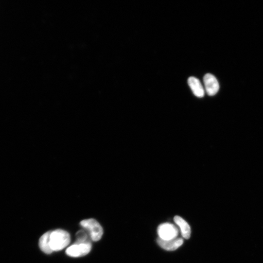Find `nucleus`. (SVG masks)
I'll use <instances>...</instances> for the list:
<instances>
[{"mask_svg": "<svg viewBox=\"0 0 263 263\" xmlns=\"http://www.w3.org/2000/svg\"><path fill=\"white\" fill-rule=\"evenodd\" d=\"M77 241L75 244L91 243L88 238L87 233L83 230H79L76 234Z\"/></svg>", "mask_w": 263, "mask_h": 263, "instance_id": "9d476101", "label": "nucleus"}, {"mask_svg": "<svg viewBox=\"0 0 263 263\" xmlns=\"http://www.w3.org/2000/svg\"><path fill=\"white\" fill-rule=\"evenodd\" d=\"M52 232V231H50L44 233L39 240V246L41 249L48 254H51L53 252L50 245Z\"/></svg>", "mask_w": 263, "mask_h": 263, "instance_id": "1a4fd4ad", "label": "nucleus"}, {"mask_svg": "<svg viewBox=\"0 0 263 263\" xmlns=\"http://www.w3.org/2000/svg\"><path fill=\"white\" fill-rule=\"evenodd\" d=\"M188 83L193 94L196 97L202 98L204 96V89L200 81L198 79L191 77L188 79Z\"/></svg>", "mask_w": 263, "mask_h": 263, "instance_id": "0eeeda50", "label": "nucleus"}, {"mask_svg": "<svg viewBox=\"0 0 263 263\" xmlns=\"http://www.w3.org/2000/svg\"><path fill=\"white\" fill-rule=\"evenodd\" d=\"M157 241L161 247L168 251L176 250L183 243V239L182 238H176L170 240H164L158 238Z\"/></svg>", "mask_w": 263, "mask_h": 263, "instance_id": "423d86ee", "label": "nucleus"}, {"mask_svg": "<svg viewBox=\"0 0 263 263\" xmlns=\"http://www.w3.org/2000/svg\"><path fill=\"white\" fill-rule=\"evenodd\" d=\"M70 242V233L63 229H56L52 232L50 245L53 251L63 249Z\"/></svg>", "mask_w": 263, "mask_h": 263, "instance_id": "f257e3e1", "label": "nucleus"}, {"mask_svg": "<svg viewBox=\"0 0 263 263\" xmlns=\"http://www.w3.org/2000/svg\"><path fill=\"white\" fill-rule=\"evenodd\" d=\"M174 221L179 227L182 237L186 239H189L191 236V230L188 223L179 216H175Z\"/></svg>", "mask_w": 263, "mask_h": 263, "instance_id": "6e6552de", "label": "nucleus"}, {"mask_svg": "<svg viewBox=\"0 0 263 263\" xmlns=\"http://www.w3.org/2000/svg\"><path fill=\"white\" fill-rule=\"evenodd\" d=\"M80 224L88 231L93 241H98L101 239L104 233L103 228L97 220L93 218L86 219L81 221Z\"/></svg>", "mask_w": 263, "mask_h": 263, "instance_id": "f03ea898", "label": "nucleus"}, {"mask_svg": "<svg viewBox=\"0 0 263 263\" xmlns=\"http://www.w3.org/2000/svg\"><path fill=\"white\" fill-rule=\"evenodd\" d=\"M158 233L160 239L164 240H170L177 238L179 231L174 225L166 223L158 226Z\"/></svg>", "mask_w": 263, "mask_h": 263, "instance_id": "7ed1b4c3", "label": "nucleus"}, {"mask_svg": "<svg viewBox=\"0 0 263 263\" xmlns=\"http://www.w3.org/2000/svg\"><path fill=\"white\" fill-rule=\"evenodd\" d=\"M206 91L208 95L213 96L219 89V85L216 78L212 74H207L203 79Z\"/></svg>", "mask_w": 263, "mask_h": 263, "instance_id": "39448f33", "label": "nucleus"}, {"mask_svg": "<svg viewBox=\"0 0 263 263\" xmlns=\"http://www.w3.org/2000/svg\"><path fill=\"white\" fill-rule=\"evenodd\" d=\"M92 248L91 243L74 244L66 250L68 255L73 257H79L88 254Z\"/></svg>", "mask_w": 263, "mask_h": 263, "instance_id": "20e7f679", "label": "nucleus"}]
</instances>
